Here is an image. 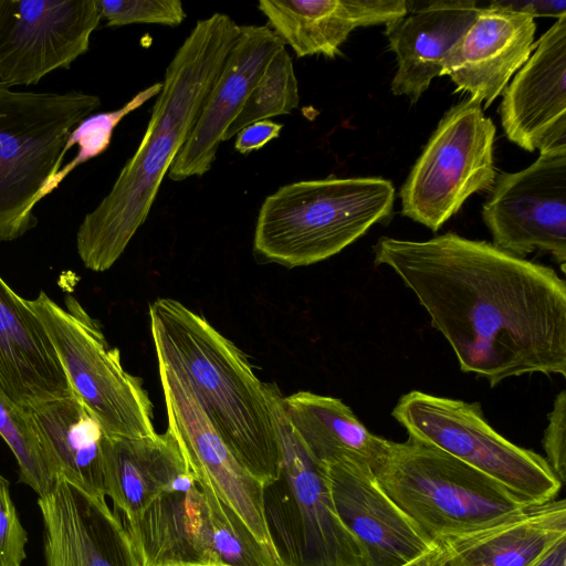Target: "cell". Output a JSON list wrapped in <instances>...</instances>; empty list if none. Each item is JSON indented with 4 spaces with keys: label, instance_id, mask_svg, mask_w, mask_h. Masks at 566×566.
<instances>
[{
    "label": "cell",
    "instance_id": "obj_21",
    "mask_svg": "<svg viewBox=\"0 0 566 566\" xmlns=\"http://www.w3.org/2000/svg\"><path fill=\"white\" fill-rule=\"evenodd\" d=\"M270 28L297 57H335L358 27L388 24L407 14L406 0H261Z\"/></svg>",
    "mask_w": 566,
    "mask_h": 566
},
{
    "label": "cell",
    "instance_id": "obj_27",
    "mask_svg": "<svg viewBox=\"0 0 566 566\" xmlns=\"http://www.w3.org/2000/svg\"><path fill=\"white\" fill-rule=\"evenodd\" d=\"M300 104L298 84L285 46L270 60L242 109L227 129L223 142L255 122L291 114Z\"/></svg>",
    "mask_w": 566,
    "mask_h": 566
},
{
    "label": "cell",
    "instance_id": "obj_17",
    "mask_svg": "<svg viewBox=\"0 0 566 566\" xmlns=\"http://www.w3.org/2000/svg\"><path fill=\"white\" fill-rule=\"evenodd\" d=\"M326 473L336 511L370 566H405L437 544L384 492L367 462L345 459Z\"/></svg>",
    "mask_w": 566,
    "mask_h": 566
},
{
    "label": "cell",
    "instance_id": "obj_11",
    "mask_svg": "<svg viewBox=\"0 0 566 566\" xmlns=\"http://www.w3.org/2000/svg\"><path fill=\"white\" fill-rule=\"evenodd\" d=\"M482 217L493 244L520 258L542 251L566 265V147L527 168L496 176Z\"/></svg>",
    "mask_w": 566,
    "mask_h": 566
},
{
    "label": "cell",
    "instance_id": "obj_6",
    "mask_svg": "<svg viewBox=\"0 0 566 566\" xmlns=\"http://www.w3.org/2000/svg\"><path fill=\"white\" fill-rule=\"evenodd\" d=\"M99 105L84 92H23L0 83V242L35 227L34 207L52 192L72 132Z\"/></svg>",
    "mask_w": 566,
    "mask_h": 566
},
{
    "label": "cell",
    "instance_id": "obj_12",
    "mask_svg": "<svg viewBox=\"0 0 566 566\" xmlns=\"http://www.w3.org/2000/svg\"><path fill=\"white\" fill-rule=\"evenodd\" d=\"M158 373L167 431L177 442L197 484L211 491L239 515L259 542L275 551L263 513V484L229 451L186 377L160 361Z\"/></svg>",
    "mask_w": 566,
    "mask_h": 566
},
{
    "label": "cell",
    "instance_id": "obj_23",
    "mask_svg": "<svg viewBox=\"0 0 566 566\" xmlns=\"http://www.w3.org/2000/svg\"><path fill=\"white\" fill-rule=\"evenodd\" d=\"M564 537L566 501L556 497L438 543L443 566H531Z\"/></svg>",
    "mask_w": 566,
    "mask_h": 566
},
{
    "label": "cell",
    "instance_id": "obj_10",
    "mask_svg": "<svg viewBox=\"0 0 566 566\" xmlns=\"http://www.w3.org/2000/svg\"><path fill=\"white\" fill-rule=\"evenodd\" d=\"M495 130L476 101L449 108L400 189L401 213L438 231L470 196L491 190Z\"/></svg>",
    "mask_w": 566,
    "mask_h": 566
},
{
    "label": "cell",
    "instance_id": "obj_2",
    "mask_svg": "<svg viewBox=\"0 0 566 566\" xmlns=\"http://www.w3.org/2000/svg\"><path fill=\"white\" fill-rule=\"evenodd\" d=\"M239 31L230 15L216 12L198 20L176 51L139 146L77 229L76 249L86 269L104 272L113 266L147 220Z\"/></svg>",
    "mask_w": 566,
    "mask_h": 566
},
{
    "label": "cell",
    "instance_id": "obj_13",
    "mask_svg": "<svg viewBox=\"0 0 566 566\" xmlns=\"http://www.w3.org/2000/svg\"><path fill=\"white\" fill-rule=\"evenodd\" d=\"M97 0H0V83L36 84L90 48Z\"/></svg>",
    "mask_w": 566,
    "mask_h": 566
},
{
    "label": "cell",
    "instance_id": "obj_3",
    "mask_svg": "<svg viewBox=\"0 0 566 566\" xmlns=\"http://www.w3.org/2000/svg\"><path fill=\"white\" fill-rule=\"evenodd\" d=\"M148 316L157 361L186 377L238 462L263 485L274 481L282 457L279 387L261 381L244 353L181 302L159 297Z\"/></svg>",
    "mask_w": 566,
    "mask_h": 566
},
{
    "label": "cell",
    "instance_id": "obj_18",
    "mask_svg": "<svg viewBox=\"0 0 566 566\" xmlns=\"http://www.w3.org/2000/svg\"><path fill=\"white\" fill-rule=\"evenodd\" d=\"M536 24L528 14L490 3L479 12L443 61L441 75L455 84V92L488 108L503 93L513 74L535 49Z\"/></svg>",
    "mask_w": 566,
    "mask_h": 566
},
{
    "label": "cell",
    "instance_id": "obj_14",
    "mask_svg": "<svg viewBox=\"0 0 566 566\" xmlns=\"http://www.w3.org/2000/svg\"><path fill=\"white\" fill-rule=\"evenodd\" d=\"M44 566H145L118 514L60 476L39 496Z\"/></svg>",
    "mask_w": 566,
    "mask_h": 566
},
{
    "label": "cell",
    "instance_id": "obj_25",
    "mask_svg": "<svg viewBox=\"0 0 566 566\" xmlns=\"http://www.w3.org/2000/svg\"><path fill=\"white\" fill-rule=\"evenodd\" d=\"M25 411L57 475L105 500L104 455L111 437L75 392Z\"/></svg>",
    "mask_w": 566,
    "mask_h": 566
},
{
    "label": "cell",
    "instance_id": "obj_35",
    "mask_svg": "<svg viewBox=\"0 0 566 566\" xmlns=\"http://www.w3.org/2000/svg\"><path fill=\"white\" fill-rule=\"evenodd\" d=\"M531 566H566V537L556 542Z\"/></svg>",
    "mask_w": 566,
    "mask_h": 566
},
{
    "label": "cell",
    "instance_id": "obj_5",
    "mask_svg": "<svg viewBox=\"0 0 566 566\" xmlns=\"http://www.w3.org/2000/svg\"><path fill=\"white\" fill-rule=\"evenodd\" d=\"M371 470L384 492L434 543L528 504L491 476L412 437L386 439Z\"/></svg>",
    "mask_w": 566,
    "mask_h": 566
},
{
    "label": "cell",
    "instance_id": "obj_31",
    "mask_svg": "<svg viewBox=\"0 0 566 566\" xmlns=\"http://www.w3.org/2000/svg\"><path fill=\"white\" fill-rule=\"evenodd\" d=\"M28 533L10 494L9 481L0 474V566H22Z\"/></svg>",
    "mask_w": 566,
    "mask_h": 566
},
{
    "label": "cell",
    "instance_id": "obj_15",
    "mask_svg": "<svg viewBox=\"0 0 566 566\" xmlns=\"http://www.w3.org/2000/svg\"><path fill=\"white\" fill-rule=\"evenodd\" d=\"M535 44L503 91L499 113L510 142L543 153L566 147V14Z\"/></svg>",
    "mask_w": 566,
    "mask_h": 566
},
{
    "label": "cell",
    "instance_id": "obj_22",
    "mask_svg": "<svg viewBox=\"0 0 566 566\" xmlns=\"http://www.w3.org/2000/svg\"><path fill=\"white\" fill-rule=\"evenodd\" d=\"M123 524L145 566H217L213 522L198 484L163 492Z\"/></svg>",
    "mask_w": 566,
    "mask_h": 566
},
{
    "label": "cell",
    "instance_id": "obj_24",
    "mask_svg": "<svg viewBox=\"0 0 566 566\" xmlns=\"http://www.w3.org/2000/svg\"><path fill=\"white\" fill-rule=\"evenodd\" d=\"M193 484L197 482L169 431L143 438H109L104 489L123 522L139 517L163 492Z\"/></svg>",
    "mask_w": 566,
    "mask_h": 566
},
{
    "label": "cell",
    "instance_id": "obj_32",
    "mask_svg": "<svg viewBox=\"0 0 566 566\" xmlns=\"http://www.w3.org/2000/svg\"><path fill=\"white\" fill-rule=\"evenodd\" d=\"M544 431L545 460L562 484L566 481V391L555 397Z\"/></svg>",
    "mask_w": 566,
    "mask_h": 566
},
{
    "label": "cell",
    "instance_id": "obj_16",
    "mask_svg": "<svg viewBox=\"0 0 566 566\" xmlns=\"http://www.w3.org/2000/svg\"><path fill=\"white\" fill-rule=\"evenodd\" d=\"M285 46L269 25H240L239 35L213 83L188 139L168 171L182 181L201 177L216 160L224 134L273 55Z\"/></svg>",
    "mask_w": 566,
    "mask_h": 566
},
{
    "label": "cell",
    "instance_id": "obj_29",
    "mask_svg": "<svg viewBox=\"0 0 566 566\" xmlns=\"http://www.w3.org/2000/svg\"><path fill=\"white\" fill-rule=\"evenodd\" d=\"M161 90V82H157L138 92L122 108L108 113H102L85 118L71 134L64 153L75 144L80 149L75 158L63 170L59 171L52 182V191L60 182L82 163L99 155L109 145L112 134L116 125L130 112L142 106L146 101L157 96Z\"/></svg>",
    "mask_w": 566,
    "mask_h": 566
},
{
    "label": "cell",
    "instance_id": "obj_4",
    "mask_svg": "<svg viewBox=\"0 0 566 566\" xmlns=\"http://www.w3.org/2000/svg\"><path fill=\"white\" fill-rule=\"evenodd\" d=\"M395 188L380 177L295 181L262 202L253 251L287 269L324 261L390 217Z\"/></svg>",
    "mask_w": 566,
    "mask_h": 566
},
{
    "label": "cell",
    "instance_id": "obj_28",
    "mask_svg": "<svg viewBox=\"0 0 566 566\" xmlns=\"http://www.w3.org/2000/svg\"><path fill=\"white\" fill-rule=\"evenodd\" d=\"M0 436L11 449L19 482L39 496L46 494L60 478L28 412L0 394Z\"/></svg>",
    "mask_w": 566,
    "mask_h": 566
},
{
    "label": "cell",
    "instance_id": "obj_36",
    "mask_svg": "<svg viewBox=\"0 0 566 566\" xmlns=\"http://www.w3.org/2000/svg\"><path fill=\"white\" fill-rule=\"evenodd\" d=\"M405 566H443V549L437 543L430 551Z\"/></svg>",
    "mask_w": 566,
    "mask_h": 566
},
{
    "label": "cell",
    "instance_id": "obj_19",
    "mask_svg": "<svg viewBox=\"0 0 566 566\" xmlns=\"http://www.w3.org/2000/svg\"><path fill=\"white\" fill-rule=\"evenodd\" d=\"M0 394L23 410L74 394L43 325L1 276Z\"/></svg>",
    "mask_w": 566,
    "mask_h": 566
},
{
    "label": "cell",
    "instance_id": "obj_26",
    "mask_svg": "<svg viewBox=\"0 0 566 566\" xmlns=\"http://www.w3.org/2000/svg\"><path fill=\"white\" fill-rule=\"evenodd\" d=\"M287 421L310 455L321 465L354 459L371 468L386 439L371 433L340 399L311 391L283 396Z\"/></svg>",
    "mask_w": 566,
    "mask_h": 566
},
{
    "label": "cell",
    "instance_id": "obj_33",
    "mask_svg": "<svg viewBox=\"0 0 566 566\" xmlns=\"http://www.w3.org/2000/svg\"><path fill=\"white\" fill-rule=\"evenodd\" d=\"M283 124L264 119L255 122L242 128L234 140V148L242 155L261 149L272 139L280 136Z\"/></svg>",
    "mask_w": 566,
    "mask_h": 566
},
{
    "label": "cell",
    "instance_id": "obj_9",
    "mask_svg": "<svg viewBox=\"0 0 566 566\" xmlns=\"http://www.w3.org/2000/svg\"><path fill=\"white\" fill-rule=\"evenodd\" d=\"M391 415L409 437L483 472L528 504L556 499L563 486L544 457L495 431L478 402L412 390L399 398Z\"/></svg>",
    "mask_w": 566,
    "mask_h": 566
},
{
    "label": "cell",
    "instance_id": "obj_8",
    "mask_svg": "<svg viewBox=\"0 0 566 566\" xmlns=\"http://www.w3.org/2000/svg\"><path fill=\"white\" fill-rule=\"evenodd\" d=\"M27 305L43 325L70 385L111 438L156 434L142 379L127 373L101 325L74 296L59 305L44 291Z\"/></svg>",
    "mask_w": 566,
    "mask_h": 566
},
{
    "label": "cell",
    "instance_id": "obj_7",
    "mask_svg": "<svg viewBox=\"0 0 566 566\" xmlns=\"http://www.w3.org/2000/svg\"><path fill=\"white\" fill-rule=\"evenodd\" d=\"M276 395L282 457L277 478L263 485V513L283 566H370L340 520L326 467L318 464L292 429Z\"/></svg>",
    "mask_w": 566,
    "mask_h": 566
},
{
    "label": "cell",
    "instance_id": "obj_37",
    "mask_svg": "<svg viewBox=\"0 0 566 566\" xmlns=\"http://www.w3.org/2000/svg\"><path fill=\"white\" fill-rule=\"evenodd\" d=\"M209 566H213V565H209Z\"/></svg>",
    "mask_w": 566,
    "mask_h": 566
},
{
    "label": "cell",
    "instance_id": "obj_34",
    "mask_svg": "<svg viewBox=\"0 0 566 566\" xmlns=\"http://www.w3.org/2000/svg\"><path fill=\"white\" fill-rule=\"evenodd\" d=\"M502 9L535 17L559 18L566 14L565 0H537V1H493Z\"/></svg>",
    "mask_w": 566,
    "mask_h": 566
},
{
    "label": "cell",
    "instance_id": "obj_30",
    "mask_svg": "<svg viewBox=\"0 0 566 566\" xmlns=\"http://www.w3.org/2000/svg\"><path fill=\"white\" fill-rule=\"evenodd\" d=\"M107 27L134 23L179 25L186 18L179 0H97Z\"/></svg>",
    "mask_w": 566,
    "mask_h": 566
},
{
    "label": "cell",
    "instance_id": "obj_1",
    "mask_svg": "<svg viewBox=\"0 0 566 566\" xmlns=\"http://www.w3.org/2000/svg\"><path fill=\"white\" fill-rule=\"evenodd\" d=\"M373 251L375 265L415 294L463 373L491 387L534 373L566 377V283L552 268L451 232L381 237Z\"/></svg>",
    "mask_w": 566,
    "mask_h": 566
},
{
    "label": "cell",
    "instance_id": "obj_20",
    "mask_svg": "<svg viewBox=\"0 0 566 566\" xmlns=\"http://www.w3.org/2000/svg\"><path fill=\"white\" fill-rule=\"evenodd\" d=\"M479 6L467 1H427L386 24L385 34L397 60L391 82L395 95L417 103L431 81L441 75L443 61L474 21Z\"/></svg>",
    "mask_w": 566,
    "mask_h": 566
}]
</instances>
